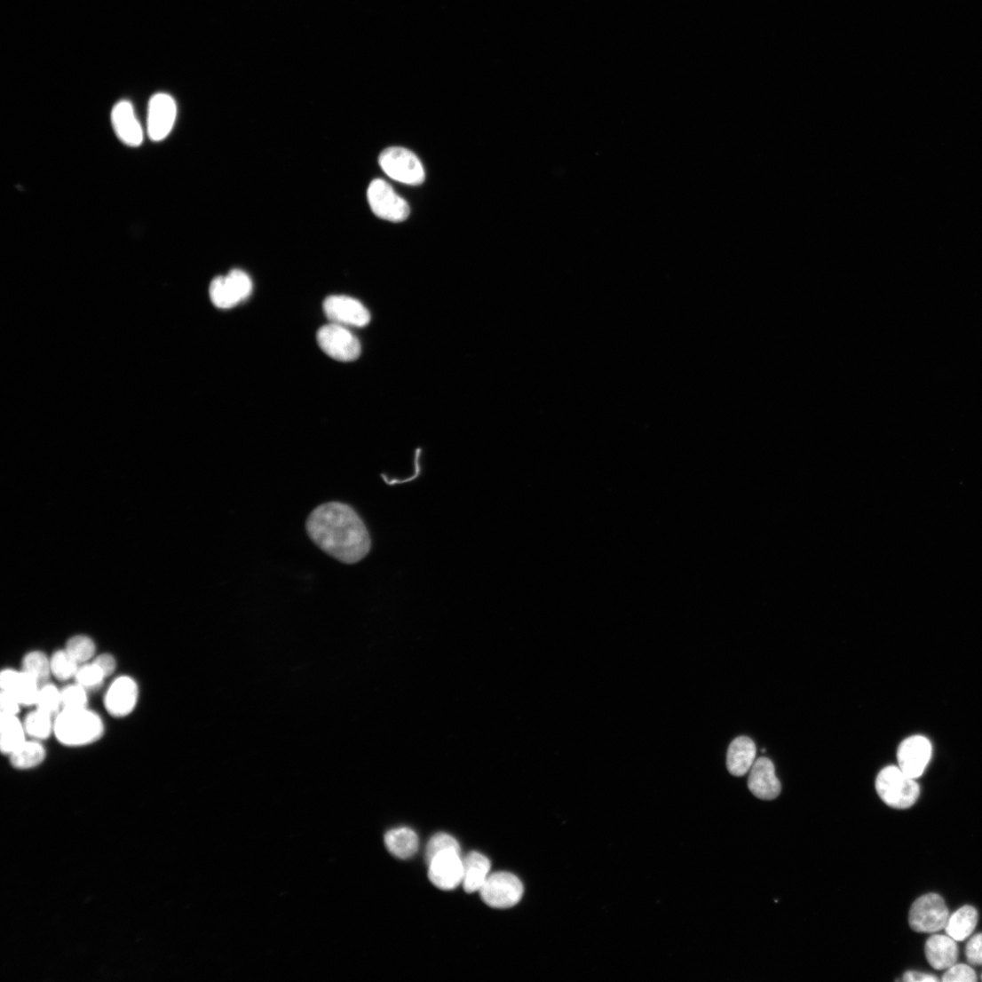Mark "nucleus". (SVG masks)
<instances>
[{"mask_svg": "<svg viewBox=\"0 0 982 982\" xmlns=\"http://www.w3.org/2000/svg\"><path fill=\"white\" fill-rule=\"evenodd\" d=\"M306 530L325 553L345 564L362 560L371 549L364 522L348 504L337 502L320 505L310 514Z\"/></svg>", "mask_w": 982, "mask_h": 982, "instance_id": "1", "label": "nucleus"}, {"mask_svg": "<svg viewBox=\"0 0 982 982\" xmlns=\"http://www.w3.org/2000/svg\"><path fill=\"white\" fill-rule=\"evenodd\" d=\"M104 733L101 717L88 708L63 709L55 717L54 736L66 747L79 748L93 744L103 737Z\"/></svg>", "mask_w": 982, "mask_h": 982, "instance_id": "2", "label": "nucleus"}, {"mask_svg": "<svg viewBox=\"0 0 982 982\" xmlns=\"http://www.w3.org/2000/svg\"><path fill=\"white\" fill-rule=\"evenodd\" d=\"M878 796L891 808L906 810L919 800L921 788L915 779L904 773L899 766L882 770L875 781Z\"/></svg>", "mask_w": 982, "mask_h": 982, "instance_id": "3", "label": "nucleus"}, {"mask_svg": "<svg viewBox=\"0 0 982 982\" xmlns=\"http://www.w3.org/2000/svg\"><path fill=\"white\" fill-rule=\"evenodd\" d=\"M379 162L384 171L396 181L418 186L425 180V170L421 161L407 148L389 147L381 154Z\"/></svg>", "mask_w": 982, "mask_h": 982, "instance_id": "4", "label": "nucleus"}, {"mask_svg": "<svg viewBox=\"0 0 982 982\" xmlns=\"http://www.w3.org/2000/svg\"><path fill=\"white\" fill-rule=\"evenodd\" d=\"M950 917L943 898L936 893L920 897L912 906L909 923L920 933H936L946 929Z\"/></svg>", "mask_w": 982, "mask_h": 982, "instance_id": "5", "label": "nucleus"}, {"mask_svg": "<svg viewBox=\"0 0 982 982\" xmlns=\"http://www.w3.org/2000/svg\"><path fill=\"white\" fill-rule=\"evenodd\" d=\"M367 198L373 213L383 219L402 222L409 215L408 202L384 179L377 178L370 182Z\"/></svg>", "mask_w": 982, "mask_h": 982, "instance_id": "6", "label": "nucleus"}, {"mask_svg": "<svg viewBox=\"0 0 982 982\" xmlns=\"http://www.w3.org/2000/svg\"><path fill=\"white\" fill-rule=\"evenodd\" d=\"M253 285L249 275L241 270H234L226 276L216 277L210 286L212 304L218 309L228 310L247 299Z\"/></svg>", "mask_w": 982, "mask_h": 982, "instance_id": "7", "label": "nucleus"}, {"mask_svg": "<svg viewBox=\"0 0 982 982\" xmlns=\"http://www.w3.org/2000/svg\"><path fill=\"white\" fill-rule=\"evenodd\" d=\"M317 342L328 356L338 361L356 360L361 353L359 339L342 325L330 323L321 328Z\"/></svg>", "mask_w": 982, "mask_h": 982, "instance_id": "8", "label": "nucleus"}, {"mask_svg": "<svg viewBox=\"0 0 982 982\" xmlns=\"http://www.w3.org/2000/svg\"><path fill=\"white\" fill-rule=\"evenodd\" d=\"M479 892L482 900L489 907L509 909L520 901L524 887L514 875L501 872L488 875Z\"/></svg>", "mask_w": 982, "mask_h": 982, "instance_id": "9", "label": "nucleus"}, {"mask_svg": "<svg viewBox=\"0 0 982 982\" xmlns=\"http://www.w3.org/2000/svg\"><path fill=\"white\" fill-rule=\"evenodd\" d=\"M932 756V745L922 735L904 740L897 751L898 766L913 779H919L926 771Z\"/></svg>", "mask_w": 982, "mask_h": 982, "instance_id": "10", "label": "nucleus"}, {"mask_svg": "<svg viewBox=\"0 0 982 982\" xmlns=\"http://www.w3.org/2000/svg\"><path fill=\"white\" fill-rule=\"evenodd\" d=\"M429 879L443 891L456 889L463 882L464 866L460 851L447 850L437 854L428 864Z\"/></svg>", "mask_w": 982, "mask_h": 982, "instance_id": "11", "label": "nucleus"}, {"mask_svg": "<svg viewBox=\"0 0 982 982\" xmlns=\"http://www.w3.org/2000/svg\"><path fill=\"white\" fill-rule=\"evenodd\" d=\"M177 104L166 93L154 95L148 103L147 134L151 140L162 141L171 132L177 119Z\"/></svg>", "mask_w": 982, "mask_h": 982, "instance_id": "12", "label": "nucleus"}, {"mask_svg": "<svg viewBox=\"0 0 982 982\" xmlns=\"http://www.w3.org/2000/svg\"><path fill=\"white\" fill-rule=\"evenodd\" d=\"M323 312L331 323L365 327L370 313L359 300L347 296H330L323 302Z\"/></svg>", "mask_w": 982, "mask_h": 982, "instance_id": "13", "label": "nucleus"}, {"mask_svg": "<svg viewBox=\"0 0 982 982\" xmlns=\"http://www.w3.org/2000/svg\"><path fill=\"white\" fill-rule=\"evenodd\" d=\"M139 689L135 679L121 676L111 684L104 697L107 712L117 719L131 715L137 707Z\"/></svg>", "mask_w": 982, "mask_h": 982, "instance_id": "14", "label": "nucleus"}, {"mask_svg": "<svg viewBox=\"0 0 982 982\" xmlns=\"http://www.w3.org/2000/svg\"><path fill=\"white\" fill-rule=\"evenodd\" d=\"M0 688L13 696L21 706H36L41 685L36 679L21 670L5 669L0 674Z\"/></svg>", "mask_w": 982, "mask_h": 982, "instance_id": "15", "label": "nucleus"}, {"mask_svg": "<svg viewBox=\"0 0 982 982\" xmlns=\"http://www.w3.org/2000/svg\"><path fill=\"white\" fill-rule=\"evenodd\" d=\"M748 787L752 795L761 800L772 801L780 796L781 786L771 760L762 757L754 763L749 771Z\"/></svg>", "mask_w": 982, "mask_h": 982, "instance_id": "16", "label": "nucleus"}, {"mask_svg": "<svg viewBox=\"0 0 982 982\" xmlns=\"http://www.w3.org/2000/svg\"><path fill=\"white\" fill-rule=\"evenodd\" d=\"M111 123L118 138L131 147L140 146L143 141V130L130 101H120L113 107Z\"/></svg>", "mask_w": 982, "mask_h": 982, "instance_id": "17", "label": "nucleus"}, {"mask_svg": "<svg viewBox=\"0 0 982 982\" xmlns=\"http://www.w3.org/2000/svg\"><path fill=\"white\" fill-rule=\"evenodd\" d=\"M925 955L930 965L935 970H947L957 963L959 957L957 941L949 935L935 934L926 942Z\"/></svg>", "mask_w": 982, "mask_h": 982, "instance_id": "18", "label": "nucleus"}, {"mask_svg": "<svg viewBox=\"0 0 982 982\" xmlns=\"http://www.w3.org/2000/svg\"><path fill=\"white\" fill-rule=\"evenodd\" d=\"M757 748L754 741L745 736L736 738L730 745L727 754V768L730 773L741 777L750 771L756 762Z\"/></svg>", "mask_w": 982, "mask_h": 982, "instance_id": "19", "label": "nucleus"}, {"mask_svg": "<svg viewBox=\"0 0 982 982\" xmlns=\"http://www.w3.org/2000/svg\"><path fill=\"white\" fill-rule=\"evenodd\" d=\"M463 888L467 893L479 891L487 881L490 870V861L483 854L472 851L463 859Z\"/></svg>", "mask_w": 982, "mask_h": 982, "instance_id": "20", "label": "nucleus"}, {"mask_svg": "<svg viewBox=\"0 0 982 982\" xmlns=\"http://www.w3.org/2000/svg\"><path fill=\"white\" fill-rule=\"evenodd\" d=\"M24 724L18 715L0 714V750L10 756L27 740Z\"/></svg>", "mask_w": 982, "mask_h": 982, "instance_id": "21", "label": "nucleus"}, {"mask_svg": "<svg viewBox=\"0 0 982 982\" xmlns=\"http://www.w3.org/2000/svg\"><path fill=\"white\" fill-rule=\"evenodd\" d=\"M385 845L393 856L406 859L418 851L419 838L411 828H397L386 834Z\"/></svg>", "mask_w": 982, "mask_h": 982, "instance_id": "22", "label": "nucleus"}, {"mask_svg": "<svg viewBox=\"0 0 982 982\" xmlns=\"http://www.w3.org/2000/svg\"><path fill=\"white\" fill-rule=\"evenodd\" d=\"M9 757L15 769L25 771L41 765L47 757V751L41 740H26Z\"/></svg>", "mask_w": 982, "mask_h": 982, "instance_id": "23", "label": "nucleus"}, {"mask_svg": "<svg viewBox=\"0 0 982 982\" xmlns=\"http://www.w3.org/2000/svg\"><path fill=\"white\" fill-rule=\"evenodd\" d=\"M978 915L972 906H963L949 917L946 930L947 935L956 941L968 938L974 931L978 923Z\"/></svg>", "mask_w": 982, "mask_h": 982, "instance_id": "24", "label": "nucleus"}, {"mask_svg": "<svg viewBox=\"0 0 982 982\" xmlns=\"http://www.w3.org/2000/svg\"><path fill=\"white\" fill-rule=\"evenodd\" d=\"M23 724L27 735L33 740H45L54 734L55 717L42 709L30 711Z\"/></svg>", "mask_w": 982, "mask_h": 982, "instance_id": "25", "label": "nucleus"}, {"mask_svg": "<svg viewBox=\"0 0 982 982\" xmlns=\"http://www.w3.org/2000/svg\"><path fill=\"white\" fill-rule=\"evenodd\" d=\"M21 669L32 676L41 687L49 684L52 676L51 658L40 651L27 653L22 660Z\"/></svg>", "mask_w": 982, "mask_h": 982, "instance_id": "26", "label": "nucleus"}, {"mask_svg": "<svg viewBox=\"0 0 982 982\" xmlns=\"http://www.w3.org/2000/svg\"><path fill=\"white\" fill-rule=\"evenodd\" d=\"M65 650L75 661L83 664L95 656L97 646L89 636L75 635L67 640Z\"/></svg>", "mask_w": 982, "mask_h": 982, "instance_id": "27", "label": "nucleus"}, {"mask_svg": "<svg viewBox=\"0 0 982 982\" xmlns=\"http://www.w3.org/2000/svg\"><path fill=\"white\" fill-rule=\"evenodd\" d=\"M51 665L52 676L61 682L75 677L80 668V664L66 650L56 652L51 657Z\"/></svg>", "mask_w": 982, "mask_h": 982, "instance_id": "28", "label": "nucleus"}, {"mask_svg": "<svg viewBox=\"0 0 982 982\" xmlns=\"http://www.w3.org/2000/svg\"><path fill=\"white\" fill-rule=\"evenodd\" d=\"M36 708L56 717L62 710L61 691L50 683L42 686L37 695Z\"/></svg>", "mask_w": 982, "mask_h": 982, "instance_id": "29", "label": "nucleus"}, {"mask_svg": "<svg viewBox=\"0 0 982 982\" xmlns=\"http://www.w3.org/2000/svg\"><path fill=\"white\" fill-rule=\"evenodd\" d=\"M75 684L80 685L88 692L99 689L104 683L106 676L94 663L85 664L79 668L75 677Z\"/></svg>", "mask_w": 982, "mask_h": 982, "instance_id": "30", "label": "nucleus"}, {"mask_svg": "<svg viewBox=\"0 0 982 982\" xmlns=\"http://www.w3.org/2000/svg\"><path fill=\"white\" fill-rule=\"evenodd\" d=\"M62 709L88 708V691L78 684L68 685L61 690Z\"/></svg>", "mask_w": 982, "mask_h": 982, "instance_id": "31", "label": "nucleus"}, {"mask_svg": "<svg viewBox=\"0 0 982 982\" xmlns=\"http://www.w3.org/2000/svg\"><path fill=\"white\" fill-rule=\"evenodd\" d=\"M447 850L461 851V846L457 840L449 835L444 833L435 835L426 848L427 863L429 864L437 854Z\"/></svg>", "mask_w": 982, "mask_h": 982, "instance_id": "32", "label": "nucleus"}, {"mask_svg": "<svg viewBox=\"0 0 982 982\" xmlns=\"http://www.w3.org/2000/svg\"><path fill=\"white\" fill-rule=\"evenodd\" d=\"M977 980L975 970L966 964L955 963L942 977L944 982H973Z\"/></svg>", "mask_w": 982, "mask_h": 982, "instance_id": "33", "label": "nucleus"}, {"mask_svg": "<svg viewBox=\"0 0 982 982\" xmlns=\"http://www.w3.org/2000/svg\"><path fill=\"white\" fill-rule=\"evenodd\" d=\"M965 954L973 965H982V933L976 934L968 942Z\"/></svg>", "mask_w": 982, "mask_h": 982, "instance_id": "34", "label": "nucleus"}, {"mask_svg": "<svg viewBox=\"0 0 982 982\" xmlns=\"http://www.w3.org/2000/svg\"><path fill=\"white\" fill-rule=\"evenodd\" d=\"M21 704L11 694L2 692L0 693V714L18 715Z\"/></svg>", "mask_w": 982, "mask_h": 982, "instance_id": "35", "label": "nucleus"}, {"mask_svg": "<svg viewBox=\"0 0 982 982\" xmlns=\"http://www.w3.org/2000/svg\"><path fill=\"white\" fill-rule=\"evenodd\" d=\"M93 662L103 671L106 677L115 673L117 669V661L115 657L109 653L98 656Z\"/></svg>", "mask_w": 982, "mask_h": 982, "instance_id": "36", "label": "nucleus"}, {"mask_svg": "<svg viewBox=\"0 0 982 982\" xmlns=\"http://www.w3.org/2000/svg\"><path fill=\"white\" fill-rule=\"evenodd\" d=\"M906 982H936L938 981V978L930 973H924L920 971H907L904 974L903 978Z\"/></svg>", "mask_w": 982, "mask_h": 982, "instance_id": "37", "label": "nucleus"}, {"mask_svg": "<svg viewBox=\"0 0 982 982\" xmlns=\"http://www.w3.org/2000/svg\"><path fill=\"white\" fill-rule=\"evenodd\" d=\"M981 979H982V976H981Z\"/></svg>", "mask_w": 982, "mask_h": 982, "instance_id": "38", "label": "nucleus"}]
</instances>
